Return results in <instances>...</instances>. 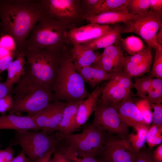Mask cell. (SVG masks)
<instances>
[{"label": "cell", "instance_id": "53", "mask_svg": "<svg viewBox=\"0 0 162 162\" xmlns=\"http://www.w3.org/2000/svg\"><path fill=\"white\" fill-rule=\"evenodd\" d=\"M49 162H53V161L52 160V159L51 158L50 159V160H49Z\"/></svg>", "mask_w": 162, "mask_h": 162}, {"label": "cell", "instance_id": "4", "mask_svg": "<svg viewBox=\"0 0 162 162\" xmlns=\"http://www.w3.org/2000/svg\"><path fill=\"white\" fill-rule=\"evenodd\" d=\"M84 82L76 70L70 54L63 60L58 69L51 88L54 100L70 102L85 99L90 93Z\"/></svg>", "mask_w": 162, "mask_h": 162}, {"label": "cell", "instance_id": "43", "mask_svg": "<svg viewBox=\"0 0 162 162\" xmlns=\"http://www.w3.org/2000/svg\"><path fill=\"white\" fill-rule=\"evenodd\" d=\"M14 151L9 144L4 150H0V162H12L14 159Z\"/></svg>", "mask_w": 162, "mask_h": 162}, {"label": "cell", "instance_id": "40", "mask_svg": "<svg viewBox=\"0 0 162 162\" xmlns=\"http://www.w3.org/2000/svg\"><path fill=\"white\" fill-rule=\"evenodd\" d=\"M6 35L2 37L0 40V46L1 47L11 52L18 51L15 42L13 38L9 35Z\"/></svg>", "mask_w": 162, "mask_h": 162}, {"label": "cell", "instance_id": "15", "mask_svg": "<svg viewBox=\"0 0 162 162\" xmlns=\"http://www.w3.org/2000/svg\"><path fill=\"white\" fill-rule=\"evenodd\" d=\"M104 88L97 85L86 99L81 101L76 114L75 130L87 121L94 112V108L102 93Z\"/></svg>", "mask_w": 162, "mask_h": 162}, {"label": "cell", "instance_id": "48", "mask_svg": "<svg viewBox=\"0 0 162 162\" xmlns=\"http://www.w3.org/2000/svg\"><path fill=\"white\" fill-rule=\"evenodd\" d=\"M150 9L155 11L162 10V0H149Z\"/></svg>", "mask_w": 162, "mask_h": 162}, {"label": "cell", "instance_id": "41", "mask_svg": "<svg viewBox=\"0 0 162 162\" xmlns=\"http://www.w3.org/2000/svg\"><path fill=\"white\" fill-rule=\"evenodd\" d=\"M151 106L154 110L152 112V124L162 127V105L161 104H152Z\"/></svg>", "mask_w": 162, "mask_h": 162}, {"label": "cell", "instance_id": "54", "mask_svg": "<svg viewBox=\"0 0 162 162\" xmlns=\"http://www.w3.org/2000/svg\"></svg>", "mask_w": 162, "mask_h": 162}, {"label": "cell", "instance_id": "36", "mask_svg": "<svg viewBox=\"0 0 162 162\" xmlns=\"http://www.w3.org/2000/svg\"><path fill=\"white\" fill-rule=\"evenodd\" d=\"M58 152L64 154L71 162H100L95 157L90 156L74 154L63 149H59Z\"/></svg>", "mask_w": 162, "mask_h": 162}, {"label": "cell", "instance_id": "38", "mask_svg": "<svg viewBox=\"0 0 162 162\" xmlns=\"http://www.w3.org/2000/svg\"><path fill=\"white\" fill-rule=\"evenodd\" d=\"M151 49L147 47L144 48L132 56L124 57L127 60L134 63H140L152 57Z\"/></svg>", "mask_w": 162, "mask_h": 162}, {"label": "cell", "instance_id": "5", "mask_svg": "<svg viewBox=\"0 0 162 162\" xmlns=\"http://www.w3.org/2000/svg\"><path fill=\"white\" fill-rule=\"evenodd\" d=\"M106 131L91 124L79 133L71 134L58 140L57 148L75 154L96 157L104 145Z\"/></svg>", "mask_w": 162, "mask_h": 162}, {"label": "cell", "instance_id": "8", "mask_svg": "<svg viewBox=\"0 0 162 162\" xmlns=\"http://www.w3.org/2000/svg\"><path fill=\"white\" fill-rule=\"evenodd\" d=\"M45 14L69 26L76 27L83 19L80 0H41Z\"/></svg>", "mask_w": 162, "mask_h": 162}, {"label": "cell", "instance_id": "13", "mask_svg": "<svg viewBox=\"0 0 162 162\" xmlns=\"http://www.w3.org/2000/svg\"><path fill=\"white\" fill-rule=\"evenodd\" d=\"M112 28L109 25L89 23L69 30L67 34V41L68 44L72 46L86 43L108 33Z\"/></svg>", "mask_w": 162, "mask_h": 162}, {"label": "cell", "instance_id": "24", "mask_svg": "<svg viewBox=\"0 0 162 162\" xmlns=\"http://www.w3.org/2000/svg\"><path fill=\"white\" fill-rule=\"evenodd\" d=\"M129 0H99L94 8L84 15H96L102 13L127 10Z\"/></svg>", "mask_w": 162, "mask_h": 162}, {"label": "cell", "instance_id": "35", "mask_svg": "<svg viewBox=\"0 0 162 162\" xmlns=\"http://www.w3.org/2000/svg\"><path fill=\"white\" fill-rule=\"evenodd\" d=\"M91 67L100 69L107 73L116 71L114 65L108 57L100 54Z\"/></svg>", "mask_w": 162, "mask_h": 162}, {"label": "cell", "instance_id": "18", "mask_svg": "<svg viewBox=\"0 0 162 162\" xmlns=\"http://www.w3.org/2000/svg\"><path fill=\"white\" fill-rule=\"evenodd\" d=\"M138 15L129 13L127 10L111 12L96 15H84L83 19L89 23L109 25L123 22L136 18Z\"/></svg>", "mask_w": 162, "mask_h": 162}, {"label": "cell", "instance_id": "27", "mask_svg": "<svg viewBox=\"0 0 162 162\" xmlns=\"http://www.w3.org/2000/svg\"><path fill=\"white\" fill-rule=\"evenodd\" d=\"M110 58L113 62L116 71L122 68L123 53L121 47L118 45H111L105 48L101 53Z\"/></svg>", "mask_w": 162, "mask_h": 162}, {"label": "cell", "instance_id": "12", "mask_svg": "<svg viewBox=\"0 0 162 162\" xmlns=\"http://www.w3.org/2000/svg\"><path fill=\"white\" fill-rule=\"evenodd\" d=\"M66 102L54 100L44 110L32 117L39 130L50 134L56 131L62 118Z\"/></svg>", "mask_w": 162, "mask_h": 162}, {"label": "cell", "instance_id": "17", "mask_svg": "<svg viewBox=\"0 0 162 162\" xmlns=\"http://www.w3.org/2000/svg\"><path fill=\"white\" fill-rule=\"evenodd\" d=\"M0 129H11L16 131L39 130L32 117L10 114L0 116Z\"/></svg>", "mask_w": 162, "mask_h": 162}, {"label": "cell", "instance_id": "25", "mask_svg": "<svg viewBox=\"0 0 162 162\" xmlns=\"http://www.w3.org/2000/svg\"><path fill=\"white\" fill-rule=\"evenodd\" d=\"M152 60V57L143 62L136 63L130 62L124 57L122 67L131 77H137L149 72Z\"/></svg>", "mask_w": 162, "mask_h": 162}, {"label": "cell", "instance_id": "1", "mask_svg": "<svg viewBox=\"0 0 162 162\" xmlns=\"http://www.w3.org/2000/svg\"><path fill=\"white\" fill-rule=\"evenodd\" d=\"M26 59L25 73L11 93L14 98L22 97L38 88L51 89L58 69L70 54L69 50L41 49L34 46L22 47Z\"/></svg>", "mask_w": 162, "mask_h": 162}, {"label": "cell", "instance_id": "39", "mask_svg": "<svg viewBox=\"0 0 162 162\" xmlns=\"http://www.w3.org/2000/svg\"><path fill=\"white\" fill-rule=\"evenodd\" d=\"M153 150L144 146L137 153L134 162H155L152 158Z\"/></svg>", "mask_w": 162, "mask_h": 162}, {"label": "cell", "instance_id": "21", "mask_svg": "<svg viewBox=\"0 0 162 162\" xmlns=\"http://www.w3.org/2000/svg\"><path fill=\"white\" fill-rule=\"evenodd\" d=\"M74 67L84 82L89 84L93 88L102 82L109 80L112 74V72L107 73L100 69L91 66Z\"/></svg>", "mask_w": 162, "mask_h": 162}, {"label": "cell", "instance_id": "2", "mask_svg": "<svg viewBox=\"0 0 162 162\" xmlns=\"http://www.w3.org/2000/svg\"><path fill=\"white\" fill-rule=\"evenodd\" d=\"M45 14L40 0H0L3 32L14 39L20 51L33 28Z\"/></svg>", "mask_w": 162, "mask_h": 162}, {"label": "cell", "instance_id": "45", "mask_svg": "<svg viewBox=\"0 0 162 162\" xmlns=\"http://www.w3.org/2000/svg\"><path fill=\"white\" fill-rule=\"evenodd\" d=\"M99 0H80V6L84 14L91 11Z\"/></svg>", "mask_w": 162, "mask_h": 162}, {"label": "cell", "instance_id": "28", "mask_svg": "<svg viewBox=\"0 0 162 162\" xmlns=\"http://www.w3.org/2000/svg\"><path fill=\"white\" fill-rule=\"evenodd\" d=\"M112 74L109 81L119 87L130 90L133 88L132 77L122 69L120 71L112 72Z\"/></svg>", "mask_w": 162, "mask_h": 162}, {"label": "cell", "instance_id": "7", "mask_svg": "<svg viewBox=\"0 0 162 162\" xmlns=\"http://www.w3.org/2000/svg\"><path fill=\"white\" fill-rule=\"evenodd\" d=\"M125 26L122 33H134L142 37L151 49H158L160 46L155 40L159 30L162 28V10L155 11L151 9L144 13L138 15L134 19L123 22Z\"/></svg>", "mask_w": 162, "mask_h": 162}, {"label": "cell", "instance_id": "47", "mask_svg": "<svg viewBox=\"0 0 162 162\" xmlns=\"http://www.w3.org/2000/svg\"><path fill=\"white\" fill-rule=\"evenodd\" d=\"M52 160L53 162H71L64 154L61 152L55 151Z\"/></svg>", "mask_w": 162, "mask_h": 162}, {"label": "cell", "instance_id": "29", "mask_svg": "<svg viewBox=\"0 0 162 162\" xmlns=\"http://www.w3.org/2000/svg\"><path fill=\"white\" fill-rule=\"evenodd\" d=\"M152 88L145 98L150 104H161L162 102V80L153 79Z\"/></svg>", "mask_w": 162, "mask_h": 162}, {"label": "cell", "instance_id": "30", "mask_svg": "<svg viewBox=\"0 0 162 162\" xmlns=\"http://www.w3.org/2000/svg\"><path fill=\"white\" fill-rule=\"evenodd\" d=\"M123 49L131 56L135 55L144 48L141 39L137 37L132 35L123 39L122 42Z\"/></svg>", "mask_w": 162, "mask_h": 162}, {"label": "cell", "instance_id": "20", "mask_svg": "<svg viewBox=\"0 0 162 162\" xmlns=\"http://www.w3.org/2000/svg\"><path fill=\"white\" fill-rule=\"evenodd\" d=\"M124 26L119 24L114 26L108 33L99 38L88 42L82 44L84 47L93 51L104 49L116 42L121 37Z\"/></svg>", "mask_w": 162, "mask_h": 162}, {"label": "cell", "instance_id": "19", "mask_svg": "<svg viewBox=\"0 0 162 162\" xmlns=\"http://www.w3.org/2000/svg\"><path fill=\"white\" fill-rule=\"evenodd\" d=\"M100 55L81 44L72 45L70 52L74 66L80 67L91 66Z\"/></svg>", "mask_w": 162, "mask_h": 162}, {"label": "cell", "instance_id": "10", "mask_svg": "<svg viewBox=\"0 0 162 162\" xmlns=\"http://www.w3.org/2000/svg\"><path fill=\"white\" fill-rule=\"evenodd\" d=\"M53 100L51 88H39L22 97L14 99L13 106L9 114L24 112L32 117L45 109Z\"/></svg>", "mask_w": 162, "mask_h": 162}, {"label": "cell", "instance_id": "9", "mask_svg": "<svg viewBox=\"0 0 162 162\" xmlns=\"http://www.w3.org/2000/svg\"><path fill=\"white\" fill-rule=\"evenodd\" d=\"M118 104H105L99 99L94 108V118L91 124L109 133L117 134L122 139H128V127L119 117Z\"/></svg>", "mask_w": 162, "mask_h": 162}, {"label": "cell", "instance_id": "49", "mask_svg": "<svg viewBox=\"0 0 162 162\" xmlns=\"http://www.w3.org/2000/svg\"><path fill=\"white\" fill-rule=\"evenodd\" d=\"M0 78V99L11 93L13 89L8 87L4 82H1Z\"/></svg>", "mask_w": 162, "mask_h": 162}, {"label": "cell", "instance_id": "22", "mask_svg": "<svg viewBox=\"0 0 162 162\" xmlns=\"http://www.w3.org/2000/svg\"><path fill=\"white\" fill-rule=\"evenodd\" d=\"M7 69V77L4 83L9 88L13 89V85L17 84L25 73L26 59L24 53L20 52Z\"/></svg>", "mask_w": 162, "mask_h": 162}, {"label": "cell", "instance_id": "23", "mask_svg": "<svg viewBox=\"0 0 162 162\" xmlns=\"http://www.w3.org/2000/svg\"><path fill=\"white\" fill-rule=\"evenodd\" d=\"M130 91L109 81L104 87L100 99L104 104H118L126 97Z\"/></svg>", "mask_w": 162, "mask_h": 162}, {"label": "cell", "instance_id": "52", "mask_svg": "<svg viewBox=\"0 0 162 162\" xmlns=\"http://www.w3.org/2000/svg\"><path fill=\"white\" fill-rule=\"evenodd\" d=\"M155 40L158 45H162V28L159 30L156 34Z\"/></svg>", "mask_w": 162, "mask_h": 162}, {"label": "cell", "instance_id": "32", "mask_svg": "<svg viewBox=\"0 0 162 162\" xmlns=\"http://www.w3.org/2000/svg\"><path fill=\"white\" fill-rule=\"evenodd\" d=\"M150 9L149 0H129L127 10L130 14L139 15Z\"/></svg>", "mask_w": 162, "mask_h": 162}, {"label": "cell", "instance_id": "33", "mask_svg": "<svg viewBox=\"0 0 162 162\" xmlns=\"http://www.w3.org/2000/svg\"><path fill=\"white\" fill-rule=\"evenodd\" d=\"M162 127L152 125L148 130L146 141L148 147L153 148L162 141Z\"/></svg>", "mask_w": 162, "mask_h": 162}, {"label": "cell", "instance_id": "6", "mask_svg": "<svg viewBox=\"0 0 162 162\" xmlns=\"http://www.w3.org/2000/svg\"><path fill=\"white\" fill-rule=\"evenodd\" d=\"M55 135L42 130L16 131L10 144L18 145L23 150L30 162H38L58 142Z\"/></svg>", "mask_w": 162, "mask_h": 162}, {"label": "cell", "instance_id": "34", "mask_svg": "<svg viewBox=\"0 0 162 162\" xmlns=\"http://www.w3.org/2000/svg\"><path fill=\"white\" fill-rule=\"evenodd\" d=\"M155 50V54L151 74L152 76L162 80V46Z\"/></svg>", "mask_w": 162, "mask_h": 162}, {"label": "cell", "instance_id": "46", "mask_svg": "<svg viewBox=\"0 0 162 162\" xmlns=\"http://www.w3.org/2000/svg\"><path fill=\"white\" fill-rule=\"evenodd\" d=\"M152 158L155 162H162V144H160L154 150L152 154Z\"/></svg>", "mask_w": 162, "mask_h": 162}, {"label": "cell", "instance_id": "42", "mask_svg": "<svg viewBox=\"0 0 162 162\" xmlns=\"http://www.w3.org/2000/svg\"><path fill=\"white\" fill-rule=\"evenodd\" d=\"M14 105V98L10 94L0 99V113H4L10 110Z\"/></svg>", "mask_w": 162, "mask_h": 162}, {"label": "cell", "instance_id": "16", "mask_svg": "<svg viewBox=\"0 0 162 162\" xmlns=\"http://www.w3.org/2000/svg\"><path fill=\"white\" fill-rule=\"evenodd\" d=\"M81 101L66 102L62 118L56 131L55 135L58 140L75 131L76 114Z\"/></svg>", "mask_w": 162, "mask_h": 162}, {"label": "cell", "instance_id": "31", "mask_svg": "<svg viewBox=\"0 0 162 162\" xmlns=\"http://www.w3.org/2000/svg\"><path fill=\"white\" fill-rule=\"evenodd\" d=\"M153 80L150 76L143 77L141 78H136L135 82L133 84V88L136 90V95L145 99L152 88Z\"/></svg>", "mask_w": 162, "mask_h": 162}, {"label": "cell", "instance_id": "50", "mask_svg": "<svg viewBox=\"0 0 162 162\" xmlns=\"http://www.w3.org/2000/svg\"><path fill=\"white\" fill-rule=\"evenodd\" d=\"M12 162H30L24 151L22 149Z\"/></svg>", "mask_w": 162, "mask_h": 162}, {"label": "cell", "instance_id": "26", "mask_svg": "<svg viewBox=\"0 0 162 162\" xmlns=\"http://www.w3.org/2000/svg\"><path fill=\"white\" fill-rule=\"evenodd\" d=\"M149 128L145 127H138L134 128V131L129 134L128 139L136 153L144 146Z\"/></svg>", "mask_w": 162, "mask_h": 162}, {"label": "cell", "instance_id": "11", "mask_svg": "<svg viewBox=\"0 0 162 162\" xmlns=\"http://www.w3.org/2000/svg\"><path fill=\"white\" fill-rule=\"evenodd\" d=\"M109 134L95 158L100 162H134L137 153L129 140L116 139Z\"/></svg>", "mask_w": 162, "mask_h": 162}, {"label": "cell", "instance_id": "14", "mask_svg": "<svg viewBox=\"0 0 162 162\" xmlns=\"http://www.w3.org/2000/svg\"><path fill=\"white\" fill-rule=\"evenodd\" d=\"M117 111L120 119L128 127L134 128L141 127L149 128V125L133 102L130 93L119 103Z\"/></svg>", "mask_w": 162, "mask_h": 162}, {"label": "cell", "instance_id": "3", "mask_svg": "<svg viewBox=\"0 0 162 162\" xmlns=\"http://www.w3.org/2000/svg\"><path fill=\"white\" fill-rule=\"evenodd\" d=\"M74 28L45 14L33 28L22 47L34 46L62 50L71 49L72 46L68 43L67 34Z\"/></svg>", "mask_w": 162, "mask_h": 162}, {"label": "cell", "instance_id": "44", "mask_svg": "<svg viewBox=\"0 0 162 162\" xmlns=\"http://www.w3.org/2000/svg\"><path fill=\"white\" fill-rule=\"evenodd\" d=\"M19 52L18 51L10 55L0 58V78L2 77L1 76V73L8 69L14 59L16 57Z\"/></svg>", "mask_w": 162, "mask_h": 162}, {"label": "cell", "instance_id": "37", "mask_svg": "<svg viewBox=\"0 0 162 162\" xmlns=\"http://www.w3.org/2000/svg\"><path fill=\"white\" fill-rule=\"evenodd\" d=\"M147 123L150 125L152 121V107L145 99H142L135 104Z\"/></svg>", "mask_w": 162, "mask_h": 162}, {"label": "cell", "instance_id": "51", "mask_svg": "<svg viewBox=\"0 0 162 162\" xmlns=\"http://www.w3.org/2000/svg\"><path fill=\"white\" fill-rule=\"evenodd\" d=\"M56 147L53 148L38 162H49L51 158V156L55 152Z\"/></svg>", "mask_w": 162, "mask_h": 162}]
</instances>
